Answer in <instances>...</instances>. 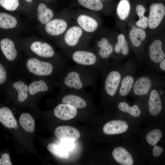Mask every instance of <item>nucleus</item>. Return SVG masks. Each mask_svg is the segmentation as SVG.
<instances>
[{
  "label": "nucleus",
  "mask_w": 165,
  "mask_h": 165,
  "mask_svg": "<svg viewBox=\"0 0 165 165\" xmlns=\"http://www.w3.org/2000/svg\"><path fill=\"white\" fill-rule=\"evenodd\" d=\"M97 69L77 65L70 69L63 80L64 86L71 90L81 91L94 85Z\"/></svg>",
  "instance_id": "1"
},
{
  "label": "nucleus",
  "mask_w": 165,
  "mask_h": 165,
  "mask_svg": "<svg viewBox=\"0 0 165 165\" xmlns=\"http://www.w3.org/2000/svg\"><path fill=\"white\" fill-rule=\"evenodd\" d=\"M72 59L77 65L94 68L102 71L104 68L100 59L94 53L88 51L77 50L72 54Z\"/></svg>",
  "instance_id": "2"
},
{
  "label": "nucleus",
  "mask_w": 165,
  "mask_h": 165,
  "mask_svg": "<svg viewBox=\"0 0 165 165\" xmlns=\"http://www.w3.org/2000/svg\"><path fill=\"white\" fill-rule=\"evenodd\" d=\"M101 90L110 96H114L117 91L121 79L120 73L112 70L105 75Z\"/></svg>",
  "instance_id": "3"
},
{
  "label": "nucleus",
  "mask_w": 165,
  "mask_h": 165,
  "mask_svg": "<svg viewBox=\"0 0 165 165\" xmlns=\"http://www.w3.org/2000/svg\"><path fill=\"white\" fill-rule=\"evenodd\" d=\"M26 66L30 72L38 75H49L51 74L53 69V66L50 63L41 61L34 58L28 60Z\"/></svg>",
  "instance_id": "4"
},
{
  "label": "nucleus",
  "mask_w": 165,
  "mask_h": 165,
  "mask_svg": "<svg viewBox=\"0 0 165 165\" xmlns=\"http://www.w3.org/2000/svg\"><path fill=\"white\" fill-rule=\"evenodd\" d=\"M148 26L152 29L157 27L163 20L165 14V7L162 3H153L149 8Z\"/></svg>",
  "instance_id": "5"
},
{
  "label": "nucleus",
  "mask_w": 165,
  "mask_h": 165,
  "mask_svg": "<svg viewBox=\"0 0 165 165\" xmlns=\"http://www.w3.org/2000/svg\"><path fill=\"white\" fill-rule=\"evenodd\" d=\"M81 91L72 90V92L64 96L61 99L62 103L72 105L78 109L85 108L87 102L81 95Z\"/></svg>",
  "instance_id": "6"
},
{
  "label": "nucleus",
  "mask_w": 165,
  "mask_h": 165,
  "mask_svg": "<svg viewBox=\"0 0 165 165\" xmlns=\"http://www.w3.org/2000/svg\"><path fill=\"white\" fill-rule=\"evenodd\" d=\"M55 136L59 139L63 140L75 141L80 137L79 130L74 127L68 126L57 127L54 131Z\"/></svg>",
  "instance_id": "7"
},
{
  "label": "nucleus",
  "mask_w": 165,
  "mask_h": 165,
  "mask_svg": "<svg viewBox=\"0 0 165 165\" xmlns=\"http://www.w3.org/2000/svg\"><path fill=\"white\" fill-rule=\"evenodd\" d=\"M78 109L68 104L62 103L57 106L54 110V114L57 118L64 120L72 119L76 115Z\"/></svg>",
  "instance_id": "8"
},
{
  "label": "nucleus",
  "mask_w": 165,
  "mask_h": 165,
  "mask_svg": "<svg viewBox=\"0 0 165 165\" xmlns=\"http://www.w3.org/2000/svg\"><path fill=\"white\" fill-rule=\"evenodd\" d=\"M126 122L121 120H113L108 122L103 126V132L107 134H115L125 132L128 128Z\"/></svg>",
  "instance_id": "9"
},
{
  "label": "nucleus",
  "mask_w": 165,
  "mask_h": 165,
  "mask_svg": "<svg viewBox=\"0 0 165 165\" xmlns=\"http://www.w3.org/2000/svg\"><path fill=\"white\" fill-rule=\"evenodd\" d=\"M67 27L66 22L61 19H54L46 24V32L52 35H58L62 33Z\"/></svg>",
  "instance_id": "10"
},
{
  "label": "nucleus",
  "mask_w": 165,
  "mask_h": 165,
  "mask_svg": "<svg viewBox=\"0 0 165 165\" xmlns=\"http://www.w3.org/2000/svg\"><path fill=\"white\" fill-rule=\"evenodd\" d=\"M30 48L34 53L42 57H52L54 54V51L50 45L40 41L33 42Z\"/></svg>",
  "instance_id": "11"
},
{
  "label": "nucleus",
  "mask_w": 165,
  "mask_h": 165,
  "mask_svg": "<svg viewBox=\"0 0 165 165\" xmlns=\"http://www.w3.org/2000/svg\"><path fill=\"white\" fill-rule=\"evenodd\" d=\"M115 160L122 165H132L133 159L130 154L125 148L118 147L115 148L112 153Z\"/></svg>",
  "instance_id": "12"
},
{
  "label": "nucleus",
  "mask_w": 165,
  "mask_h": 165,
  "mask_svg": "<svg viewBox=\"0 0 165 165\" xmlns=\"http://www.w3.org/2000/svg\"><path fill=\"white\" fill-rule=\"evenodd\" d=\"M82 33V29L79 26H74L70 28L67 31L64 36L65 43L71 47L75 46L78 43Z\"/></svg>",
  "instance_id": "13"
},
{
  "label": "nucleus",
  "mask_w": 165,
  "mask_h": 165,
  "mask_svg": "<svg viewBox=\"0 0 165 165\" xmlns=\"http://www.w3.org/2000/svg\"><path fill=\"white\" fill-rule=\"evenodd\" d=\"M1 50L6 57L12 61L16 58L17 53L13 42L10 39L5 38L0 41Z\"/></svg>",
  "instance_id": "14"
},
{
  "label": "nucleus",
  "mask_w": 165,
  "mask_h": 165,
  "mask_svg": "<svg viewBox=\"0 0 165 165\" xmlns=\"http://www.w3.org/2000/svg\"><path fill=\"white\" fill-rule=\"evenodd\" d=\"M148 111L153 116L158 115L162 109V104L158 92L153 90L151 92L148 100Z\"/></svg>",
  "instance_id": "15"
},
{
  "label": "nucleus",
  "mask_w": 165,
  "mask_h": 165,
  "mask_svg": "<svg viewBox=\"0 0 165 165\" xmlns=\"http://www.w3.org/2000/svg\"><path fill=\"white\" fill-rule=\"evenodd\" d=\"M149 53L151 59L154 62L159 63L165 57V54L162 50V43L159 40L153 42L149 48Z\"/></svg>",
  "instance_id": "16"
},
{
  "label": "nucleus",
  "mask_w": 165,
  "mask_h": 165,
  "mask_svg": "<svg viewBox=\"0 0 165 165\" xmlns=\"http://www.w3.org/2000/svg\"><path fill=\"white\" fill-rule=\"evenodd\" d=\"M0 121L5 127L9 129L15 128L17 124L12 113L6 107L0 109Z\"/></svg>",
  "instance_id": "17"
},
{
  "label": "nucleus",
  "mask_w": 165,
  "mask_h": 165,
  "mask_svg": "<svg viewBox=\"0 0 165 165\" xmlns=\"http://www.w3.org/2000/svg\"><path fill=\"white\" fill-rule=\"evenodd\" d=\"M151 86L150 80L147 77H141L135 82L134 87V93L138 95H144L148 93Z\"/></svg>",
  "instance_id": "18"
},
{
  "label": "nucleus",
  "mask_w": 165,
  "mask_h": 165,
  "mask_svg": "<svg viewBox=\"0 0 165 165\" xmlns=\"http://www.w3.org/2000/svg\"><path fill=\"white\" fill-rule=\"evenodd\" d=\"M77 22L84 30L88 32L94 31L98 26L97 22L94 19L84 15H81L78 16Z\"/></svg>",
  "instance_id": "19"
},
{
  "label": "nucleus",
  "mask_w": 165,
  "mask_h": 165,
  "mask_svg": "<svg viewBox=\"0 0 165 165\" xmlns=\"http://www.w3.org/2000/svg\"><path fill=\"white\" fill-rule=\"evenodd\" d=\"M97 46L99 49L98 55L99 57L102 59L108 58L113 52V48L112 46L105 38H103L98 41Z\"/></svg>",
  "instance_id": "20"
},
{
  "label": "nucleus",
  "mask_w": 165,
  "mask_h": 165,
  "mask_svg": "<svg viewBox=\"0 0 165 165\" xmlns=\"http://www.w3.org/2000/svg\"><path fill=\"white\" fill-rule=\"evenodd\" d=\"M38 20L43 24L49 22L53 16V13L50 9L47 7L43 3H40L38 6Z\"/></svg>",
  "instance_id": "21"
},
{
  "label": "nucleus",
  "mask_w": 165,
  "mask_h": 165,
  "mask_svg": "<svg viewBox=\"0 0 165 165\" xmlns=\"http://www.w3.org/2000/svg\"><path fill=\"white\" fill-rule=\"evenodd\" d=\"M19 121L21 126L26 132L32 133L34 131L35 122L30 114L27 113L22 114L20 117Z\"/></svg>",
  "instance_id": "22"
},
{
  "label": "nucleus",
  "mask_w": 165,
  "mask_h": 165,
  "mask_svg": "<svg viewBox=\"0 0 165 165\" xmlns=\"http://www.w3.org/2000/svg\"><path fill=\"white\" fill-rule=\"evenodd\" d=\"M129 38L133 45L135 47H138L145 38V31L141 28H134L130 31Z\"/></svg>",
  "instance_id": "23"
},
{
  "label": "nucleus",
  "mask_w": 165,
  "mask_h": 165,
  "mask_svg": "<svg viewBox=\"0 0 165 165\" xmlns=\"http://www.w3.org/2000/svg\"><path fill=\"white\" fill-rule=\"evenodd\" d=\"M17 23V20L13 16L5 13H0V28L6 29L13 28Z\"/></svg>",
  "instance_id": "24"
},
{
  "label": "nucleus",
  "mask_w": 165,
  "mask_h": 165,
  "mask_svg": "<svg viewBox=\"0 0 165 165\" xmlns=\"http://www.w3.org/2000/svg\"><path fill=\"white\" fill-rule=\"evenodd\" d=\"M134 79L130 76H127L122 79L119 92L120 95L125 96L129 92L134 83Z\"/></svg>",
  "instance_id": "25"
},
{
  "label": "nucleus",
  "mask_w": 165,
  "mask_h": 165,
  "mask_svg": "<svg viewBox=\"0 0 165 165\" xmlns=\"http://www.w3.org/2000/svg\"><path fill=\"white\" fill-rule=\"evenodd\" d=\"M48 89L46 83L43 80H40L38 81H35L31 82L28 86L29 94L33 95L39 92L46 91Z\"/></svg>",
  "instance_id": "26"
},
{
  "label": "nucleus",
  "mask_w": 165,
  "mask_h": 165,
  "mask_svg": "<svg viewBox=\"0 0 165 165\" xmlns=\"http://www.w3.org/2000/svg\"><path fill=\"white\" fill-rule=\"evenodd\" d=\"M13 86L18 92V100L20 102L24 101L28 97L27 92L29 90L28 86L21 81H18L14 83Z\"/></svg>",
  "instance_id": "27"
},
{
  "label": "nucleus",
  "mask_w": 165,
  "mask_h": 165,
  "mask_svg": "<svg viewBox=\"0 0 165 165\" xmlns=\"http://www.w3.org/2000/svg\"><path fill=\"white\" fill-rule=\"evenodd\" d=\"M118 41L115 46V52L117 53L121 52L123 55H127L129 52V47L124 36L123 34L119 35Z\"/></svg>",
  "instance_id": "28"
},
{
  "label": "nucleus",
  "mask_w": 165,
  "mask_h": 165,
  "mask_svg": "<svg viewBox=\"0 0 165 165\" xmlns=\"http://www.w3.org/2000/svg\"><path fill=\"white\" fill-rule=\"evenodd\" d=\"M118 108L121 111L128 113L134 117H138L141 114L140 110L136 105L130 107L127 103L122 102L119 104Z\"/></svg>",
  "instance_id": "29"
},
{
  "label": "nucleus",
  "mask_w": 165,
  "mask_h": 165,
  "mask_svg": "<svg viewBox=\"0 0 165 165\" xmlns=\"http://www.w3.org/2000/svg\"><path fill=\"white\" fill-rule=\"evenodd\" d=\"M47 148L50 151L58 157L65 159L69 157L68 152L61 146L53 143H50L48 145Z\"/></svg>",
  "instance_id": "30"
},
{
  "label": "nucleus",
  "mask_w": 165,
  "mask_h": 165,
  "mask_svg": "<svg viewBox=\"0 0 165 165\" xmlns=\"http://www.w3.org/2000/svg\"><path fill=\"white\" fill-rule=\"evenodd\" d=\"M136 10L139 17V20L136 23V25L142 28H146L148 25V18L144 15L145 11V8L142 6L138 5L136 6Z\"/></svg>",
  "instance_id": "31"
},
{
  "label": "nucleus",
  "mask_w": 165,
  "mask_h": 165,
  "mask_svg": "<svg viewBox=\"0 0 165 165\" xmlns=\"http://www.w3.org/2000/svg\"><path fill=\"white\" fill-rule=\"evenodd\" d=\"M130 10V6L127 0H121L117 8L119 16L122 20L126 19L128 17Z\"/></svg>",
  "instance_id": "32"
},
{
  "label": "nucleus",
  "mask_w": 165,
  "mask_h": 165,
  "mask_svg": "<svg viewBox=\"0 0 165 165\" xmlns=\"http://www.w3.org/2000/svg\"><path fill=\"white\" fill-rule=\"evenodd\" d=\"M79 3L87 9L99 11L102 8L103 5L99 0H78Z\"/></svg>",
  "instance_id": "33"
},
{
  "label": "nucleus",
  "mask_w": 165,
  "mask_h": 165,
  "mask_svg": "<svg viewBox=\"0 0 165 165\" xmlns=\"http://www.w3.org/2000/svg\"><path fill=\"white\" fill-rule=\"evenodd\" d=\"M162 135L161 131L158 129L153 130L148 133L146 137L147 142L150 145L154 146L160 139Z\"/></svg>",
  "instance_id": "34"
},
{
  "label": "nucleus",
  "mask_w": 165,
  "mask_h": 165,
  "mask_svg": "<svg viewBox=\"0 0 165 165\" xmlns=\"http://www.w3.org/2000/svg\"><path fill=\"white\" fill-rule=\"evenodd\" d=\"M1 6L7 10H14L19 6L18 0H0Z\"/></svg>",
  "instance_id": "35"
},
{
  "label": "nucleus",
  "mask_w": 165,
  "mask_h": 165,
  "mask_svg": "<svg viewBox=\"0 0 165 165\" xmlns=\"http://www.w3.org/2000/svg\"><path fill=\"white\" fill-rule=\"evenodd\" d=\"M73 141L68 140H63L61 142L60 146L66 151L72 150L74 147Z\"/></svg>",
  "instance_id": "36"
},
{
  "label": "nucleus",
  "mask_w": 165,
  "mask_h": 165,
  "mask_svg": "<svg viewBox=\"0 0 165 165\" xmlns=\"http://www.w3.org/2000/svg\"><path fill=\"white\" fill-rule=\"evenodd\" d=\"M0 165H12L9 155L7 153H4L1 155L0 159Z\"/></svg>",
  "instance_id": "37"
},
{
  "label": "nucleus",
  "mask_w": 165,
  "mask_h": 165,
  "mask_svg": "<svg viewBox=\"0 0 165 165\" xmlns=\"http://www.w3.org/2000/svg\"><path fill=\"white\" fill-rule=\"evenodd\" d=\"M6 79V73L4 67L0 64V84L4 83Z\"/></svg>",
  "instance_id": "38"
},
{
  "label": "nucleus",
  "mask_w": 165,
  "mask_h": 165,
  "mask_svg": "<svg viewBox=\"0 0 165 165\" xmlns=\"http://www.w3.org/2000/svg\"><path fill=\"white\" fill-rule=\"evenodd\" d=\"M163 151V148L159 146L155 145L153 149V154L155 157H158L160 156Z\"/></svg>",
  "instance_id": "39"
},
{
  "label": "nucleus",
  "mask_w": 165,
  "mask_h": 165,
  "mask_svg": "<svg viewBox=\"0 0 165 165\" xmlns=\"http://www.w3.org/2000/svg\"><path fill=\"white\" fill-rule=\"evenodd\" d=\"M160 66L161 69L165 71V59L161 61L160 64Z\"/></svg>",
  "instance_id": "40"
},
{
  "label": "nucleus",
  "mask_w": 165,
  "mask_h": 165,
  "mask_svg": "<svg viewBox=\"0 0 165 165\" xmlns=\"http://www.w3.org/2000/svg\"><path fill=\"white\" fill-rule=\"evenodd\" d=\"M25 0L27 2H31L32 1V0Z\"/></svg>",
  "instance_id": "41"
},
{
  "label": "nucleus",
  "mask_w": 165,
  "mask_h": 165,
  "mask_svg": "<svg viewBox=\"0 0 165 165\" xmlns=\"http://www.w3.org/2000/svg\"></svg>",
  "instance_id": "42"
}]
</instances>
